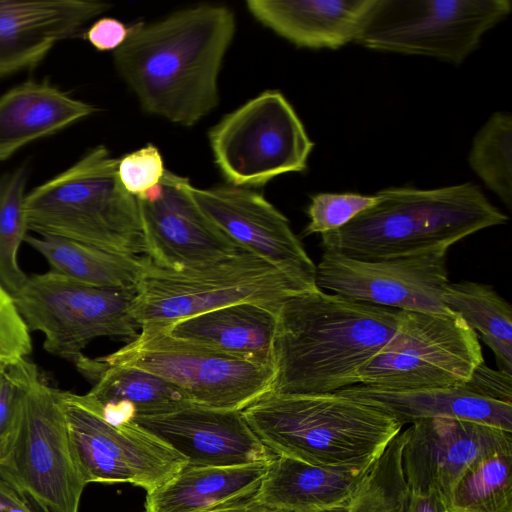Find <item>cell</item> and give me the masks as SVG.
<instances>
[{
  "mask_svg": "<svg viewBox=\"0 0 512 512\" xmlns=\"http://www.w3.org/2000/svg\"><path fill=\"white\" fill-rule=\"evenodd\" d=\"M302 291L306 290L246 250L183 270L160 268L150 261L136 286L131 314L140 329L164 328L242 302L278 311L288 297Z\"/></svg>",
  "mask_w": 512,
  "mask_h": 512,
  "instance_id": "7",
  "label": "cell"
},
{
  "mask_svg": "<svg viewBox=\"0 0 512 512\" xmlns=\"http://www.w3.org/2000/svg\"><path fill=\"white\" fill-rule=\"evenodd\" d=\"M336 392L379 409L402 426L421 419L447 417L512 432V404L482 396L470 379L454 388L390 391L357 384Z\"/></svg>",
  "mask_w": 512,
  "mask_h": 512,
  "instance_id": "22",
  "label": "cell"
},
{
  "mask_svg": "<svg viewBox=\"0 0 512 512\" xmlns=\"http://www.w3.org/2000/svg\"><path fill=\"white\" fill-rule=\"evenodd\" d=\"M482 363L477 333L459 315L401 311L396 332L361 369L359 384L390 391L460 387Z\"/></svg>",
  "mask_w": 512,
  "mask_h": 512,
  "instance_id": "10",
  "label": "cell"
},
{
  "mask_svg": "<svg viewBox=\"0 0 512 512\" xmlns=\"http://www.w3.org/2000/svg\"><path fill=\"white\" fill-rule=\"evenodd\" d=\"M27 178L24 167L0 177V284L12 296L28 278L18 263L19 248L28 231L25 217Z\"/></svg>",
  "mask_w": 512,
  "mask_h": 512,
  "instance_id": "31",
  "label": "cell"
},
{
  "mask_svg": "<svg viewBox=\"0 0 512 512\" xmlns=\"http://www.w3.org/2000/svg\"><path fill=\"white\" fill-rule=\"evenodd\" d=\"M208 139L227 182L247 188L304 171L314 147L294 108L278 90H266L226 114L209 130Z\"/></svg>",
  "mask_w": 512,
  "mask_h": 512,
  "instance_id": "12",
  "label": "cell"
},
{
  "mask_svg": "<svg viewBox=\"0 0 512 512\" xmlns=\"http://www.w3.org/2000/svg\"><path fill=\"white\" fill-rule=\"evenodd\" d=\"M199 211L242 249L265 260L304 290L316 289V265L289 220L261 193L231 184L196 187L178 176Z\"/></svg>",
  "mask_w": 512,
  "mask_h": 512,
  "instance_id": "15",
  "label": "cell"
},
{
  "mask_svg": "<svg viewBox=\"0 0 512 512\" xmlns=\"http://www.w3.org/2000/svg\"><path fill=\"white\" fill-rule=\"evenodd\" d=\"M24 241L45 258L51 270L98 287L136 291L150 262L147 256L112 253L64 238L27 235Z\"/></svg>",
  "mask_w": 512,
  "mask_h": 512,
  "instance_id": "27",
  "label": "cell"
},
{
  "mask_svg": "<svg viewBox=\"0 0 512 512\" xmlns=\"http://www.w3.org/2000/svg\"><path fill=\"white\" fill-rule=\"evenodd\" d=\"M118 160L98 145L26 194L27 229L112 253L146 256L139 202L121 185Z\"/></svg>",
  "mask_w": 512,
  "mask_h": 512,
  "instance_id": "5",
  "label": "cell"
},
{
  "mask_svg": "<svg viewBox=\"0 0 512 512\" xmlns=\"http://www.w3.org/2000/svg\"><path fill=\"white\" fill-rule=\"evenodd\" d=\"M235 32L226 6L177 10L129 26L114 64L146 113L194 126L219 103V73Z\"/></svg>",
  "mask_w": 512,
  "mask_h": 512,
  "instance_id": "1",
  "label": "cell"
},
{
  "mask_svg": "<svg viewBox=\"0 0 512 512\" xmlns=\"http://www.w3.org/2000/svg\"><path fill=\"white\" fill-rule=\"evenodd\" d=\"M134 296L135 290L93 286L50 269L28 277L12 297L28 329L43 334L44 349L75 363L98 337L137 336Z\"/></svg>",
  "mask_w": 512,
  "mask_h": 512,
  "instance_id": "11",
  "label": "cell"
},
{
  "mask_svg": "<svg viewBox=\"0 0 512 512\" xmlns=\"http://www.w3.org/2000/svg\"><path fill=\"white\" fill-rule=\"evenodd\" d=\"M512 440L479 457L442 499L448 512H512Z\"/></svg>",
  "mask_w": 512,
  "mask_h": 512,
  "instance_id": "29",
  "label": "cell"
},
{
  "mask_svg": "<svg viewBox=\"0 0 512 512\" xmlns=\"http://www.w3.org/2000/svg\"><path fill=\"white\" fill-rule=\"evenodd\" d=\"M268 464L186 465L169 481L147 492L145 512H208L249 498L259 488Z\"/></svg>",
  "mask_w": 512,
  "mask_h": 512,
  "instance_id": "26",
  "label": "cell"
},
{
  "mask_svg": "<svg viewBox=\"0 0 512 512\" xmlns=\"http://www.w3.org/2000/svg\"><path fill=\"white\" fill-rule=\"evenodd\" d=\"M208 512H283L272 507H269L256 499L253 496L236 501L225 506L210 510Z\"/></svg>",
  "mask_w": 512,
  "mask_h": 512,
  "instance_id": "40",
  "label": "cell"
},
{
  "mask_svg": "<svg viewBox=\"0 0 512 512\" xmlns=\"http://www.w3.org/2000/svg\"><path fill=\"white\" fill-rule=\"evenodd\" d=\"M21 384L15 364L0 368V460L13 437L20 409Z\"/></svg>",
  "mask_w": 512,
  "mask_h": 512,
  "instance_id": "36",
  "label": "cell"
},
{
  "mask_svg": "<svg viewBox=\"0 0 512 512\" xmlns=\"http://www.w3.org/2000/svg\"><path fill=\"white\" fill-rule=\"evenodd\" d=\"M277 311L242 302L178 320L162 329L238 358L273 367Z\"/></svg>",
  "mask_w": 512,
  "mask_h": 512,
  "instance_id": "24",
  "label": "cell"
},
{
  "mask_svg": "<svg viewBox=\"0 0 512 512\" xmlns=\"http://www.w3.org/2000/svg\"><path fill=\"white\" fill-rule=\"evenodd\" d=\"M445 308L459 315L494 353L500 371L512 372V308L490 285L448 283L442 294Z\"/></svg>",
  "mask_w": 512,
  "mask_h": 512,
  "instance_id": "28",
  "label": "cell"
},
{
  "mask_svg": "<svg viewBox=\"0 0 512 512\" xmlns=\"http://www.w3.org/2000/svg\"><path fill=\"white\" fill-rule=\"evenodd\" d=\"M165 172L160 196L139 200L146 256L157 267L183 270L219 261L244 249L211 223Z\"/></svg>",
  "mask_w": 512,
  "mask_h": 512,
  "instance_id": "18",
  "label": "cell"
},
{
  "mask_svg": "<svg viewBox=\"0 0 512 512\" xmlns=\"http://www.w3.org/2000/svg\"><path fill=\"white\" fill-rule=\"evenodd\" d=\"M129 27L112 17H102L85 32L86 40L98 51H115L127 39Z\"/></svg>",
  "mask_w": 512,
  "mask_h": 512,
  "instance_id": "37",
  "label": "cell"
},
{
  "mask_svg": "<svg viewBox=\"0 0 512 512\" xmlns=\"http://www.w3.org/2000/svg\"><path fill=\"white\" fill-rule=\"evenodd\" d=\"M375 203L374 196L356 193H318L311 197L307 208L309 222L305 236L324 234L339 229L349 223L359 213Z\"/></svg>",
  "mask_w": 512,
  "mask_h": 512,
  "instance_id": "34",
  "label": "cell"
},
{
  "mask_svg": "<svg viewBox=\"0 0 512 512\" xmlns=\"http://www.w3.org/2000/svg\"><path fill=\"white\" fill-rule=\"evenodd\" d=\"M155 374L180 388L193 404L240 410L271 390L272 366L247 361L211 347L144 328L117 351L96 358Z\"/></svg>",
  "mask_w": 512,
  "mask_h": 512,
  "instance_id": "8",
  "label": "cell"
},
{
  "mask_svg": "<svg viewBox=\"0 0 512 512\" xmlns=\"http://www.w3.org/2000/svg\"><path fill=\"white\" fill-rule=\"evenodd\" d=\"M512 118L495 112L476 133L468 163L485 186L512 208Z\"/></svg>",
  "mask_w": 512,
  "mask_h": 512,
  "instance_id": "30",
  "label": "cell"
},
{
  "mask_svg": "<svg viewBox=\"0 0 512 512\" xmlns=\"http://www.w3.org/2000/svg\"><path fill=\"white\" fill-rule=\"evenodd\" d=\"M196 467L268 464L274 455L255 435L242 411L189 404L131 420Z\"/></svg>",
  "mask_w": 512,
  "mask_h": 512,
  "instance_id": "17",
  "label": "cell"
},
{
  "mask_svg": "<svg viewBox=\"0 0 512 512\" xmlns=\"http://www.w3.org/2000/svg\"><path fill=\"white\" fill-rule=\"evenodd\" d=\"M402 467L412 495L437 491L443 499L479 457L512 440V432L478 422L436 417L405 431Z\"/></svg>",
  "mask_w": 512,
  "mask_h": 512,
  "instance_id": "16",
  "label": "cell"
},
{
  "mask_svg": "<svg viewBox=\"0 0 512 512\" xmlns=\"http://www.w3.org/2000/svg\"><path fill=\"white\" fill-rule=\"evenodd\" d=\"M74 364L94 381L88 393L79 395L81 401L110 424L120 425L136 417L164 414L193 404L180 388L148 371L106 365L84 355Z\"/></svg>",
  "mask_w": 512,
  "mask_h": 512,
  "instance_id": "20",
  "label": "cell"
},
{
  "mask_svg": "<svg viewBox=\"0 0 512 512\" xmlns=\"http://www.w3.org/2000/svg\"><path fill=\"white\" fill-rule=\"evenodd\" d=\"M511 7L509 0H373L355 42L459 65Z\"/></svg>",
  "mask_w": 512,
  "mask_h": 512,
  "instance_id": "9",
  "label": "cell"
},
{
  "mask_svg": "<svg viewBox=\"0 0 512 512\" xmlns=\"http://www.w3.org/2000/svg\"><path fill=\"white\" fill-rule=\"evenodd\" d=\"M0 512H35L6 483L0 479Z\"/></svg>",
  "mask_w": 512,
  "mask_h": 512,
  "instance_id": "39",
  "label": "cell"
},
{
  "mask_svg": "<svg viewBox=\"0 0 512 512\" xmlns=\"http://www.w3.org/2000/svg\"><path fill=\"white\" fill-rule=\"evenodd\" d=\"M403 512H448L437 491L427 495H412L409 497Z\"/></svg>",
  "mask_w": 512,
  "mask_h": 512,
  "instance_id": "38",
  "label": "cell"
},
{
  "mask_svg": "<svg viewBox=\"0 0 512 512\" xmlns=\"http://www.w3.org/2000/svg\"><path fill=\"white\" fill-rule=\"evenodd\" d=\"M61 396L74 456L86 484L130 483L151 492L187 465L183 456L133 422L110 424L78 394L61 390Z\"/></svg>",
  "mask_w": 512,
  "mask_h": 512,
  "instance_id": "13",
  "label": "cell"
},
{
  "mask_svg": "<svg viewBox=\"0 0 512 512\" xmlns=\"http://www.w3.org/2000/svg\"><path fill=\"white\" fill-rule=\"evenodd\" d=\"M507 220L472 183L425 190L387 188L349 223L321 234L320 243L324 252L380 260L449 249Z\"/></svg>",
  "mask_w": 512,
  "mask_h": 512,
  "instance_id": "3",
  "label": "cell"
},
{
  "mask_svg": "<svg viewBox=\"0 0 512 512\" xmlns=\"http://www.w3.org/2000/svg\"><path fill=\"white\" fill-rule=\"evenodd\" d=\"M95 112L48 82L28 81L0 97V161Z\"/></svg>",
  "mask_w": 512,
  "mask_h": 512,
  "instance_id": "25",
  "label": "cell"
},
{
  "mask_svg": "<svg viewBox=\"0 0 512 512\" xmlns=\"http://www.w3.org/2000/svg\"><path fill=\"white\" fill-rule=\"evenodd\" d=\"M21 400L0 460V479L36 512H79L85 486L69 437L61 390L27 358L15 364Z\"/></svg>",
  "mask_w": 512,
  "mask_h": 512,
  "instance_id": "6",
  "label": "cell"
},
{
  "mask_svg": "<svg viewBox=\"0 0 512 512\" xmlns=\"http://www.w3.org/2000/svg\"><path fill=\"white\" fill-rule=\"evenodd\" d=\"M401 310L319 288L277 311L271 392L323 394L359 384L361 369L396 332Z\"/></svg>",
  "mask_w": 512,
  "mask_h": 512,
  "instance_id": "2",
  "label": "cell"
},
{
  "mask_svg": "<svg viewBox=\"0 0 512 512\" xmlns=\"http://www.w3.org/2000/svg\"><path fill=\"white\" fill-rule=\"evenodd\" d=\"M110 7L87 0H0V77L35 66Z\"/></svg>",
  "mask_w": 512,
  "mask_h": 512,
  "instance_id": "19",
  "label": "cell"
},
{
  "mask_svg": "<svg viewBox=\"0 0 512 512\" xmlns=\"http://www.w3.org/2000/svg\"><path fill=\"white\" fill-rule=\"evenodd\" d=\"M404 444L405 433L400 431L358 485L349 512H403L409 497L402 467Z\"/></svg>",
  "mask_w": 512,
  "mask_h": 512,
  "instance_id": "32",
  "label": "cell"
},
{
  "mask_svg": "<svg viewBox=\"0 0 512 512\" xmlns=\"http://www.w3.org/2000/svg\"><path fill=\"white\" fill-rule=\"evenodd\" d=\"M373 0H248L263 26L309 49H338L355 41Z\"/></svg>",
  "mask_w": 512,
  "mask_h": 512,
  "instance_id": "21",
  "label": "cell"
},
{
  "mask_svg": "<svg viewBox=\"0 0 512 512\" xmlns=\"http://www.w3.org/2000/svg\"><path fill=\"white\" fill-rule=\"evenodd\" d=\"M349 503V502H348ZM318 512H349L348 504L324 509Z\"/></svg>",
  "mask_w": 512,
  "mask_h": 512,
  "instance_id": "41",
  "label": "cell"
},
{
  "mask_svg": "<svg viewBox=\"0 0 512 512\" xmlns=\"http://www.w3.org/2000/svg\"><path fill=\"white\" fill-rule=\"evenodd\" d=\"M448 250L380 260L323 252L316 265V286L349 299L401 311L448 313L442 301L449 283Z\"/></svg>",
  "mask_w": 512,
  "mask_h": 512,
  "instance_id": "14",
  "label": "cell"
},
{
  "mask_svg": "<svg viewBox=\"0 0 512 512\" xmlns=\"http://www.w3.org/2000/svg\"><path fill=\"white\" fill-rule=\"evenodd\" d=\"M32 351L30 330L19 314L13 297L0 284V368L12 366Z\"/></svg>",
  "mask_w": 512,
  "mask_h": 512,
  "instance_id": "35",
  "label": "cell"
},
{
  "mask_svg": "<svg viewBox=\"0 0 512 512\" xmlns=\"http://www.w3.org/2000/svg\"><path fill=\"white\" fill-rule=\"evenodd\" d=\"M165 172L162 155L151 143L118 160L121 185L139 200L152 201L160 196Z\"/></svg>",
  "mask_w": 512,
  "mask_h": 512,
  "instance_id": "33",
  "label": "cell"
},
{
  "mask_svg": "<svg viewBox=\"0 0 512 512\" xmlns=\"http://www.w3.org/2000/svg\"><path fill=\"white\" fill-rule=\"evenodd\" d=\"M372 465L326 467L276 456L253 497L283 512H318L345 505Z\"/></svg>",
  "mask_w": 512,
  "mask_h": 512,
  "instance_id": "23",
  "label": "cell"
},
{
  "mask_svg": "<svg viewBox=\"0 0 512 512\" xmlns=\"http://www.w3.org/2000/svg\"><path fill=\"white\" fill-rule=\"evenodd\" d=\"M242 413L276 456L326 467L373 464L402 425L379 409L338 392H267Z\"/></svg>",
  "mask_w": 512,
  "mask_h": 512,
  "instance_id": "4",
  "label": "cell"
}]
</instances>
